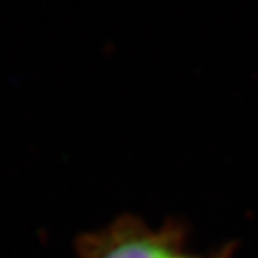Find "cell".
<instances>
[{
  "label": "cell",
  "instance_id": "6da1fadb",
  "mask_svg": "<svg viewBox=\"0 0 258 258\" xmlns=\"http://www.w3.org/2000/svg\"><path fill=\"white\" fill-rule=\"evenodd\" d=\"M185 254L184 231L178 225L155 230L135 217H123L86 237L81 249L82 258H182Z\"/></svg>",
  "mask_w": 258,
  "mask_h": 258
},
{
  "label": "cell",
  "instance_id": "7a4b0ae2",
  "mask_svg": "<svg viewBox=\"0 0 258 258\" xmlns=\"http://www.w3.org/2000/svg\"><path fill=\"white\" fill-rule=\"evenodd\" d=\"M232 255V249L231 248H224L215 254H210V255H195V254H185L182 258H231Z\"/></svg>",
  "mask_w": 258,
  "mask_h": 258
}]
</instances>
